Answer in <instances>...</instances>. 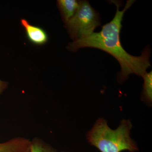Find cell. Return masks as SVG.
I'll use <instances>...</instances> for the list:
<instances>
[{
  "instance_id": "obj_1",
  "label": "cell",
  "mask_w": 152,
  "mask_h": 152,
  "mask_svg": "<svg viewBox=\"0 0 152 152\" xmlns=\"http://www.w3.org/2000/svg\"><path fill=\"white\" fill-rule=\"evenodd\" d=\"M116 7L115 16L111 21L104 25L100 31L93 33L83 39L69 44L68 50L76 52L82 48H94L102 50L111 55L118 61L121 71L118 74V81L121 83L128 79L131 74L142 76L150 66L151 50L149 47L144 49L139 56H132L127 53L122 45L120 37L122 21L126 11L132 5L135 1L128 0L122 10H120L121 2L112 1Z\"/></svg>"
},
{
  "instance_id": "obj_2",
  "label": "cell",
  "mask_w": 152,
  "mask_h": 152,
  "mask_svg": "<svg viewBox=\"0 0 152 152\" xmlns=\"http://www.w3.org/2000/svg\"><path fill=\"white\" fill-rule=\"evenodd\" d=\"M132 128L130 121L124 119L117 129H112L107 121L100 118L87 133L86 138L90 144L101 152H135L138 148L130 137Z\"/></svg>"
},
{
  "instance_id": "obj_3",
  "label": "cell",
  "mask_w": 152,
  "mask_h": 152,
  "mask_svg": "<svg viewBox=\"0 0 152 152\" xmlns=\"http://www.w3.org/2000/svg\"><path fill=\"white\" fill-rule=\"evenodd\" d=\"M101 26L99 14L88 1H80L76 14L66 23V27L74 41L86 38Z\"/></svg>"
},
{
  "instance_id": "obj_4",
  "label": "cell",
  "mask_w": 152,
  "mask_h": 152,
  "mask_svg": "<svg viewBox=\"0 0 152 152\" xmlns=\"http://www.w3.org/2000/svg\"><path fill=\"white\" fill-rule=\"evenodd\" d=\"M20 23L24 28L27 38L31 43L37 45H42L47 43L48 36L45 30L31 24L25 19H21Z\"/></svg>"
},
{
  "instance_id": "obj_5",
  "label": "cell",
  "mask_w": 152,
  "mask_h": 152,
  "mask_svg": "<svg viewBox=\"0 0 152 152\" xmlns=\"http://www.w3.org/2000/svg\"><path fill=\"white\" fill-rule=\"evenodd\" d=\"M31 142L27 139L17 137L0 143V152H30Z\"/></svg>"
},
{
  "instance_id": "obj_6",
  "label": "cell",
  "mask_w": 152,
  "mask_h": 152,
  "mask_svg": "<svg viewBox=\"0 0 152 152\" xmlns=\"http://www.w3.org/2000/svg\"><path fill=\"white\" fill-rule=\"evenodd\" d=\"M58 6L63 18L66 23L75 15L80 5V1L76 0H59Z\"/></svg>"
},
{
  "instance_id": "obj_7",
  "label": "cell",
  "mask_w": 152,
  "mask_h": 152,
  "mask_svg": "<svg viewBox=\"0 0 152 152\" xmlns=\"http://www.w3.org/2000/svg\"><path fill=\"white\" fill-rule=\"evenodd\" d=\"M142 77L144 80L142 99L148 105L151 106L152 102V71L149 73L146 72Z\"/></svg>"
},
{
  "instance_id": "obj_8",
  "label": "cell",
  "mask_w": 152,
  "mask_h": 152,
  "mask_svg": "<svg viewBox=\"0 0 152 152\" xmlns=\"http://www.w3.org/2000/svg\"><path fill=\"white\" fill-rule=\"evenodd\" d=\"M30 152H57L51 146L42 141L35 138L31 141Z\"/></svg>"
},
{
  "instance_id": "obj_9",
  "label": "cell",
  "mask_w": 152,
  "mask_h": 152,
  "mask_svg": "<svg viewBox=\"0 0 152 152\" xmlns=\"http://www.w3.org/2000/svg\"><path fill=\"white\" fill-rule=\"evenodd\" d=\"M7 86V83L0 80V96L4 91Z\"/></svg>"
},
{
  "instance_id": "obj_10",
  "label": "cell",
  "mask_w": 152,
  "mask_h": 152,
  "mask_svg": "<svg viewBox=\"0 0 152 152\" xmlns=\"http://www.w3.org/2000/svg\"></svg>"
}]
</instances>
